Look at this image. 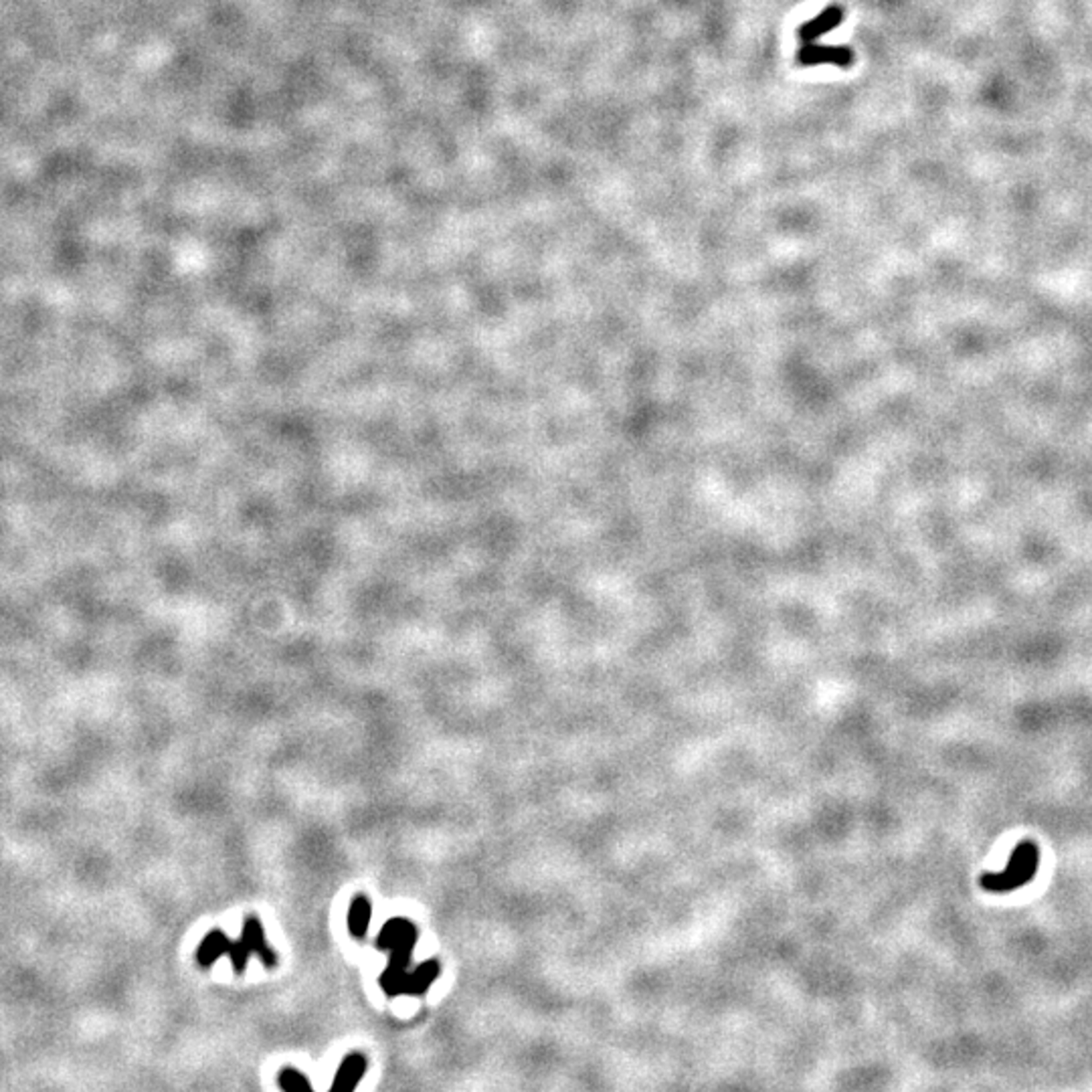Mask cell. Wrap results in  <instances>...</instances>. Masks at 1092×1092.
I'll return each mask as SVG.
<instances>
[{
    "label": "cell",
    "mask_w": 1092,
    "mask_h": 1092,
    "mask_svg": "<svg viewBox=\"0 0 1092 1092\" xmlns=\"http://www.w3.org/2000/svg\"><path fill=\"white\" fill-rule=\"evenodd\" d=\"M417 943V927L407 918H393L382 927L376 944L379 949L388 951V965L409 969L411 965V955Z\"/></svg>",
    "instance_id": "1"
},
{
    "label": "cell",
    "mask_w": 1092,
    "mask_h": 1092,
    "mask_svg": "<svg viewBox=\"0 0 1092 1092\" xmlns=\"http://www.w3.org/2000/svg\"><path fill=\"white\" fill-rule=\"evenodd\" d=\"M797 63L803 67L815 65H835L848 69L854 63V51L849 47H834V45H820V43H803L801 49L797 51Z\"/></svg>",
    "instance_id": "2"
},
{
    "label": "cell",
    "mask_w": 1092,
    "mask_h": 1092,
    "mask_svg": "<svg viewBox=\"0 0 1092 1092\" xmlns=\"http://www.w3.org/2000/svg\"><path fill=\"white\" fill-rule=\"evenodd\" d=\"M841 21H844V9L840 4H829L821 15H817L811 21L803 23L800 29H797V37H800L801 43H815L820 37H823L829 31L838 29Z\"/></svg>",
    "instance_id": "3"
},
{
    "label": "cell",
    "mask_w": 1092,
    "mask_h": 1092,
    "mask_svg": "<svg viewBox=\"0 0 1092 1092\" xmlns=\"http://www.w3.org/2000/svg\"><path fill=\"white\" fill-rule=\"evenodd\" d=\"M241 941H243V944H245L249 951H251V953H255V955L259 957L261 963H264L265 967H270V969L276 967L278 957L271 951L270 944H267L265 935H264V927H261V923L258 921V918H253V917L247 918L245 924H243Z\"/></svg>",
    "instance_id": "4"
},
{
    "label": "cell",
    "mask_w": 1092,
    "mask_h": 1092,
    "mask_svg": "<svg viewBox=\"0 0 1092 1092\" xmlns=\"http://www.w3.org/2000/svg\"><path fill=\"white\" fill-rule=\"evenodd\" d=\"M368 1068L367 1058L362 1056L359 1052L348 1054L347 1058L342 1060L340 1068H338L334 1082H332V1090L334 1092H348L356 1089V1084L362 1081L364 1072Z\"/></svg>",
    "instance_id": "5"
},
{
    "label": "cell",
    "mask_w": 1092,
    "mask_h": 1092,
    "mask_svg": "<svg viewBox=\"0 0 1092 1092\" xmlns=\"http://www.w3.org/2000/svg\"><path fill=\"white\" fill-rule=\"evenodd\" d=\"M439 977V963L436 959H427L419 963L417 967L407 973L405 995H421L429 989Z\"/></svg>",
    "instance_id": "6"
},
{
    "label": "cell",
    "mask_w": 1092,
    "mask_h": 1092,
    "mask_svg": "<svg viewBox=\"0 0 1092 1092\" xmlns=\"http://www.w3.org/2000/svg\"><path fill=\"white\" fill-rule=\"evenodd\" d=\"M229 944H231V941H229L225 932L219 931V929L210 931L209 935L201 941L199 949H196V961H199V965L201 967H210V965H213V963L219 959V957L227 955Z\"/></svg>",
    "instance_id": "7"
},
{
    "label": "cell",
    "mask_w": 1092,
    "mask_h": 1092,
    "mask_svg": "<svg viewBox=\"0 0 1092 1092\" xmlns=\"http://www.w3.org/2000/svg\"><path fill=\"white\" fill-rule=\"evenodd\" d=\"M370 918H373V909H370V903L367 896H359L353 898L348 909V931L350 935L354 938H364L368 932L370 927Z\"/></svg>",
    "instance_id": "8"
},
{
    "label": "cell",
    "mask_w": 1092,
    "mask_h": 1092,
    "mask_svg": "<svg viewBox=\"0 0 1092 1092\" xmlns=\"http://www.w3.org/2000/svg\"><path fill=\"white\" fill-rule=\"evenodd\" d=\"M278 1084L287 1092L312 1090V1082L306 1078V1075H302V1072L296 1068H284L282 1072H279Z\"/></svg>",
    "instance_id": "9"
},
{
    "label": "cell",
    "mask_w": 1092,
    "mask_h": 1092,
    "mask_svg": "<svg viewBox=\"0 0 1092 1092\" xmlns=\"http://www.w3.org/2000/svg\"><path fill=\"white\" fill-rule=\"evenodd\" d=\"M249 953H251V951H249V949L245 947V944H243V941L229 944L227 955L231 957L233 969L237 971V973H243V971H245V967H247V961H249Z\"/></svg>",
    "instance_id": "10"
}]
</instances>
